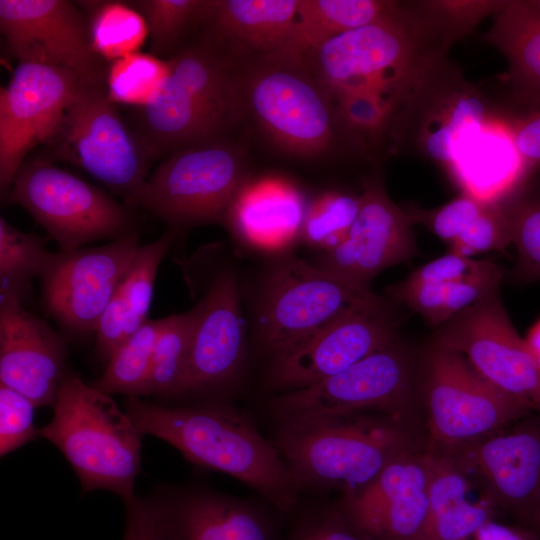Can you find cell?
Masks as SVG:
<instances>
[{
	"instance_id": "6da1fadb",
	"label": "cell",
	"mask_w": 540,
	"mask_h": 540,
	"mask_svg": "<svg viewBox=\"0 0 540 540\" xmlns=\"http://www.w3.org/2000/svg\"><path fill=\"white\" fill-rule=\"evenodd\" d=\"M125 412L144 435L169 443L197 466L242 481L281 514L298 508L300 490L279 451L232 405L204 401L169 406L130 396Z\"/></svg>"
},
{
	"instance_id": "7a4b0ae2",
	"label": "cell",
	"mask_w": 540,
	"mask_h": 540,
	"mask_svg": "<svg viewBox=\"0 0 540 540\" xmlns=\"http://www.w3.org/2000/svg\"><path fill=\"white\" fill-rule=\"evenodd\" d=\"M154 100L138 109L135 131L150 159L188 145L228 137L244 118L239 55L205 31L167 59Z\"/></svg>"
},
{
	"instance_id": "3957f363",
	"label": "cell",
	"mask_w": 540,
	"mask_h": 540,
	"mask_svg": "<svg viewBox=\"0 0 540 540\" xmlns=\"http://www.w3.org/2000/svg\"><path fill=\"white\" fill-rule=\"evenodd\" d=\"M449 44L425 11L397 3L383 17L329 38L303 56L332 94L373 92L393 101L399 111L429 68L445 57Z\"/></svg>"
},
{
	"instance_id": "277c9868",
	"label": "cell",
	"mask_w": 540,
	"mask_h": 540,
	"mask_svg": "<svg viewBox=\"0 0 540 540\" xmlns=\"http://www.w3.org/2000/svg\"><path fill=\"white\" fill-rule=\"evenodd\" d=\"M273 444L300 491L340 490L342 496L367 486L397 457L424 447L414 429L371 412L280 422Z\"/></svg>"
},
{
	"instance_id": "5b68a950",
	"label": "cell",
	"mask_w": 540,
	"mask_h": 540,
	"mask_svg": "<svg viewBox=\"0 0 540 540\" xmlns=\"http://www.w3.org/2000/svg\"><path fill=\"white\" fill-rule=\"evenodd\" d=\"M239 81L245 117L284 152L318 158L351 139L331 91L303 54H240Z\"/></svg>"
},
{
	"instance_id": "8992f818",
	"label": "cell",
	"mask_w": 540,
	"mask_h": 540,
	"mask_svg": "<svg viewBox=\"0 0 540 540\" xmlns=\"http://www.w3.org/2000/svg\"><path fill=\"white\" fill-rule=\"evenodd\" d=\"M50 422L39 436L53 443L77 475L82 494L104 489L122 501L135 495L144 434L110 394L67 370Z\"/></svg>"
},
{
	"instance_id": "52a82bcc",
	"label": "cell",
	"mask_w": 540,
	"mask_h": 540,
	"mask_svg": "<svg viewBox=\"0 0 540 540\" xmlns=\"http://www.w3.org/2000/svg\"><path fill=\"white\" fill-rule=\"evenodd\" d=\"M420 397L424 448L441 457L456 458L532 414L461 353L430 341L422 348Z\"/></svg>"
},
{
	"instance_id": "ba28073f",
	"label": "cell",
	"mask_w": 540,
	"mask_h": 540,
	"mask_svg": "<svg viewBox=\"0 0 540 540\" xmlns=\"http://www.w3.org/2000/svg\"><path fill=\"white\" fill-rule=\"evenodd\" d=\"M421 362L422 348L398 337L332 377L277 394L268 409L277 423L336 413H381L422 436Z\"/></svg>"
},
{
	"instance_id": "9c48e42d",
	"label": "cell",
	"mask_w": 540,
	"mask_h": 540,
	"mask_svg": "<svg viewBox=\"0 0 540 540\" xmlns=\"http://www.w3.org/2000/svg\"><path fill=\"white\" fill-rule=\"evenodd\" d=\"M245 168L244 149L229 137L185 146L157 166L136 205L174 230L222 221Z\"/></svg>"
},
{
	"instance_id": "30bf717a",
	"label": "cell",
	"mask_w": 540,
	"mask_h": 540,
	"mask_svg": "<svg viewBox=\"0 0 540 540\" xmlns=\"http://www.w3.org/2000/svg\"><path fill=\"white\" fill-rule=\"evenodd\" d=\"M5 199L23 207L60 251L132 232V219L125 207L43 157L25 160Z\"/></svg>"
},
{
	"instance_id": "8fae6325",
	"label": "cell",
	"mask_w": 540,
	"mask_h": 540,
	"mask_svg": "<svg viewBox=\"0 0 540 540\" xmlns=\"http://www.w3.org/2000/svg\"><path fill=\"white\" fill-rule=\"evenodd\" d=\"M48 144L61 159L79 166L128 204L136 205L148 180L151 159L116 104L108 99L105 88L84 87Z\"/></svg>"
},
{
	"instance_id": "7c38bea8",
	"label": "cell",
	"mask_w": 540,
	"mask_h": 540,
	"mask_svg": "<svg viewBox=\"0 0 540 540\" xmlns=\"http://www.w3.org/2000/svg\"><path fill=\"white\" fill-rule=\"evenodd\" d=\"M397 306L379 295L351 305L306 339L271 358L268 386L279 393L309 387L389 345L399 337L398 329L405 319Z\"/></svg>"
},
{
	"instance_id": "4fadbf2b",
	"label": "cell",
	"mask_w": 540,
	"mask_h": 540,
	"mask_svg": "<svg viewBox=\"0 0 540 540\" xmlns=\"http://www.w3.org/2000/svg\"><path fill=\"white\" fill-rule=\"evenodd\" d=\"M496 117L491 102L443 57L412 89L388 135L394 147L410 144L449 168L464 140Z\"/></svg>"
},
{
	"instance_id": "5bb4252c",
	"label": "cell",
	"mask_w": 540,
	"mask_h": 540,
	"mask_svg": "<svg viewBox=\"0 0 540 540\" xmlns=\"http://www.w3.org/2000/svg\"><path fill=\"white\" fill-rule=\"evenodd\" d=\"M257 310L258 338L271 358L290 349L353 304L378 295L310 262L289 258L269 273Z\"/></svg>"
},
{
	"instance_id": "9a60e30c",
	"label": "cell",
	"mask_w": 540,
	"mask_h": 540,
	"mask_svg": "<svg viewBox=\"0 0 540 540\" xmlns=\"http://www.w3.org/2000/svg\"><path fill=\"white\" fill-rule=\"evenodd\" d=\"M430 342L461 353L488 382L540 413V367L515 330L500 287L436 327Z\"/></svg>"
},
{
	"instance_id": "2e32d148",
	"label": "cell",
	"mask_w": 540,
	"mask_h": 540,
	"mask_svg": "<svg viewBox=\"0 0 540 540\" xmlns=\"http://www.w3.org/2000/svg\"><path fill=\"white\" fill-rule=\"evenodd\" d=\"M73 71L51 65L19 63L0 92V191L12 182L36 145L58 133L69 106L86 87Z\"/></svg>"
},
{
	"instance_id": "e0dca14e",
	"label": "cell",
	"mask_w": 540,
	"mask_h": 540,
	"mask_svg": "<svg viewBox=\"0 0 540 540\" xmlns=\"http://www.w3.org/2000/svg\"><path fill=\"white\" fill-rule=\"evenodd\" d=\"M0 31L19 63L63 67L85 85L105 88V61L92 47L86 14L77 2L0 0Z\"/></svg>"
},
{
	"instance_id": "ac0fdd59",
	"label": "cell",
	"mask_w": 540,
	"mask_h": 540,
	"mask_svg": "<svg viewBox=\"0 0 540 540\" xmlns=\"http://www.w3.org/2000/svg\"><path fill=\"white\" fill-rule=\"evenodd\" d=\"M139 246L132 231L102 246L52 253L40 276L46 310L73 332H96Z\"/></svg>"
},
{
	"instance_id": "d6986e66",
	"label": "cell",
	"mask_w": 540,
	"mask_h": 540,
	"mask_svg": "<svg viewBox=\"0 0 540 540\" xmlns=\"http://www.w3.org/2000/svg\"><path fill=\"white\" fill-rule=\"evenodd\" d=\"M196 317L183 384L177 398L215 397L237 382L245 359V329L238 279L231 269L215 275L194 306Z\"/></svg>"
},
{
	"instance_id": "ffe728a7",
	"label": "cell",
	"mask_w": 540,
	"mask_h": 540,
	"mask_svg": "<svg viewBox=\"0 0 540 540\" xmlns=\"http://www.w3.org/2000/svg\"><path fill=\"white\" fill-rule=\"evenodd\" d=\"M358 215L347 238L320 252L314 266L350 285L370 290L373 278L388 267L408 262L417 253L414 222L408 211L394 203L378 178L364 181Z\"/></svg>"
},
{
	"instance_id": "44dd1931",
	"label": "cell",
	"mask_w": 540,
	"mask_h": 540,
	"mask_svg": "<svg viewBox=\"0 0 540 540\" xmlns=\"http://www.w3.org/2000/svg\"><path fill=\"white\" fill-rule=\"evenodd\" d=\"M432 463L424 448L406 452L335 506L364 540H419L429 519Z\"/></svg>"
},
{
	"instance_id": "7402d4cb",
	"label": "cell",
	"mask_w": 540,
	"mask_h": 540,
	"mask_svg": "<svg viewBox=\"0 0 540 540\" xmlns=\"http://www.w3.org/2000/svg\"><path fill=\"white\" fill-rule=\"evenodd\" d=\"M527 417L454 459L478 477L484 499L529 527L540 505V417Z\"/></svg>"
},
{
	"instance_id": "603a6c76",
	"label": "cell",
	"mask_w": 540,
	"mask_h": 540,
	"mask_svg": "<svg viewBox=\"0 0 540 540\" xmlns=\"http://www.w3.org/2000/svg\"><path fill=\"white\" fill-rule=\"evenodd\" d=\"M65 340L22 301L0 294V382L31 400L53 408L66 368Z\"/></svg>"
},
{
	"instance_id": "cb8c5ba5",
	"label": "cell",
	"mask_w": 540,
	"mask_h": 540,
	"mask_svg": "<svg viewBox=\"0 0 540 540\" xmlns=\"http://www.w3.org/2000/svg\"><path fill=\"white\" fill-rule=\"evenodd\" d=\"M155 494L164 540H282L283 514L272 506L204 487Z\"/></svg>"
},
{
	"instance_id": "d4e9b609",
	"label": "cell",
	"mask_w": 540,
	"mask_h": 540,
	"mask_svg": "<svg viewBox=\"0 0 540 540\" xmlns=\"http://www.w3.org/2000/svg\"><path fill=\"white\" fill-rule=\"evenodd\" d=\"M504 274L503 268L490 259L448 252L389 286L386 295L438 327L499 288Z\"/></svg>"
},
{
	"instance_id": "484cf974",
	"label": "cell",
	"mask_w": 540,
	"mask_h": 540,
	"mask_svg": "<svg viewBox=\"0 0 540 540\" xmlns=\"http://www.w3.org/2000/svg\"><path fill=\"white\" fill-rule=\"evenodd\" d=\"M307 205L302 192L279 178L245 182L222 222L241 242L278 250L299 238Z\"/></svg>"
},
{
	"instance_id": "4316f807",
	"label": "cell",
	"mask_w": 540,
	"mask_h": 540,
	"mask_svg": "<svg viewBox=\"0 0 540 540\" xmlns=\"http://www.w3.org/2000/svg\"><path fill=\"white\" fill-rule=\"evenodd\" d=\"M297 8L298 0H208L198 25L239 54L299 53Z\"/></svg>"
},
{
	"instance_id": "83f0119b",
	"label": "cell",
	"mask_w": 540,
	"mask_h": 540,
	"mask_svg": "<svg viewBox=\"0 0 540 540\" xmlns=\"http://www.w3.org/2000/svg\"><path fill=\"white\" fill-rule=\"evenodd\" d=\"M528 167L516 147L512 123L498 116L464 140L448 169L463 193L498 203L519 186Z\"/></svg>"
},
{
	"instance_id": "f1b7e54d",
	"label": "cell",
	"mask_w": 540,
	"mask_h": 540,
	"mask_svg": "<svg viewBox=\"0 0 540 540\" xmlns=\"http://www.w3.org/2000/svg\"><path fill=\"white\" fill-rule=\"evenodd\" d=\"M177 233L170 229L136 250L97 326L96 352L101 358L108 360L149 320L157 271Z\"/></svg>"
},
{
	"instance_id": "f546056e",
	"label": "cell",
	"mask_w": 540,
	"mask_h": 540,
	"mask_svg": "<svg viewBox=\"0 0 540 540\" xmlns=\"http://www.w3.org/2000/svg\"><path fill=\"white\" fill-rule=\"evenodd\" d=\"M407 211L414 224L423 225L449 246V252L464 257L504 252L511 245L507 217L497 202L462 193L431 210Z\"/></svg>"
},
{
	"instance_id": "4dcf8cb0",
	"label": "cell",
	"mask_w": 540,
	"mask_h": 540,
	"mask_svg": "<svg viewBox=\"0 0 540 540\" xmlns=\"http://www.w3.org/2000/svg\"><path fill=\"white\" fill-rule=\"evenodd\" d=\"M485 38L506 57L515 86L540 107V2L505 1Z\"/></svg>"
},
{
	"instance_id": "1f68e13d",
	"label": "cell",
	"mask_w": 540,
	"mask_h": 540,
	"mask_svg": "<svg viewBox=\"0 0 540 540\" xmlns=\"http://www.w3.org/2000/svg\"><path fill=\"white\" fill-rule=\"evenodd\" d=\"M396 5L380 0H298V51L303 54L329 38L369 24Z\"/></svg>"
},
{
	"instance_id": "d6a6232c",
	"label": "cell",
	"mask_w": 540,
	"mask_h": 540,
	"mask_svg": "<svg viewBox=\"0 0 540 540\" xmlns=\"http://www.w3.org/2000/svg\"><path fill=\"white\" fill-rule=\"evenodd\" d=\"M86 14L92 47L110 63L139 52L149 36L143 15L119 1L77 2Z\"/></svg>"
},
{
	"instance_id": "836d02e7",
	"label": "cell",
	"mask_w": 540,
	"mask_h": 540,
	"mask_svg": "<svg viewBox=\"0 0 540 540\" xmlns=\"http://www.w3.org/2000/svg\"><path fill=\"white\" fill-rule=\"evenodd\" d=\"M165 318L148 320L110 356L103 374L91 385L108 394L142 397L153 353Z\"/></svg>"
},
{
	"instance_id": "e575fe53",
	"label": "cell",
	"mask_w": 540,
	"mask_h": 540,
	"mask_svg": "<svg viewBox=\"0 0 540 540\" xmlns=\"http://www.w3.org/2000/svg\"><path fill=\"white\" fill-rule=\"evenodd\" d=\"M196 311L165 317L155 344L144 396L177 398L184 381Z\"/></svg>"
},
{
	"instance_id": "d590c367",
	"label": "cell",
	"mask_w": 540,
	"mask_h": 540,
	"mask_svg": "<svg viewBox=\"0 0 540 540\" xmlns=\"http://www.w3.org/2000/svg\"><path fill=\"white\" fill-rule=\"evenodd\" d=\"M168 68L167 59L152 53L136 52L117 59L106 70V95L114 104L144 108L159 93Z\"/></svg>"
},
{
	"instance_id": "8d00e7d4",
	"label": "cell",
	"mask_w": 540,
	"mask_h": 540,
	"mask_svg": "<svg viewBox=\"0 0 540 540\" xmlns=\"http://www.w3.org/2000/svg\"><path fill=\"white\" fill-rule=\"evenodd\" d=\"M45 242L0 218V284L1 293L19 298L25 294L30 280L42 275L51 256Z\"/></svg>"
},
{
	"instance_id": "74e56055",
	"label": "cell",
	"mask_w": 540,
	"mask_h": 540,
	"mask_svg": "<svg viewBox=\"0 0 540 540\" xmlns=\"http://www.w3.org/2000/svg\"><path fill=\"white\" fill-rule=\"evenodd\" d=\"M360 195L325 192L306 208L299 239L320 252L329 251L347 238L358 215Z\"/></svg>"
},
{
	"instance_id": "f35d334b",
	"label": "cell",
	"mask_w": 540,
	"mask_h": 540,
	"mask_svg": "<svg viewBox=\"0 0 540 540\" xmlns=\"http://www.w3.org/2000/svg\"><path fill=\"white\" fill-rule=\"evenodd\" d=\"M208 0H137L130 2L144 17L153 55L173 51L191 26L198 25Z\"/></svg>"
},
{
	"instance_id": "ab89813d",
	"label": "cell",
	"mask_w": 540,
	"mask_h": 540,
	"mask_svg": "<svg viewBox=\"0 0 540 540\" xmlns=\"http://www.w3.org/2000/svg\"><path fill=\"white\" fill-rule=\"evenodd\" d=\"M510 241L517 251V262L510 281H540V196L521 197L503 206Z\"/></svg>"
},
{
	"instance_id": "60d3db41",
	"label": "cell",
	"mask_w": 540,
	"mask_h": 540,
	"mask_svg": "<svg viewBox=\"0 0 540 540\" xmlns=\"http://www.w3.org/2000/svg\"><path fill=\"white\" fill-rule=\"evenodd\" d=\"M345 131L352 139H378L389 134L398 106L391 100L368 91H343L332 94Z\"/></svg>"
},
{
	"instance_id": "b9f144b4",
	"label": "cell",
	"mask_w": 540,
	"mask_h": 540,
	"mask_svg": "<svg viewBox=\"0 0 540 540\" xmlns=\"http://www.w3.org/2000/svg\"><path fill=\"white\" fill-rule=\"evenodd\" d=\"M290 515L282 540H364L335 504L302 510L298 506Z\"/></svg>"
},
{
	"instance_id": "7bdbcfd3",
	"label": "cell",
	"mask_w": 540,
	"mask_h": 540,
	"mask_svg": "<svg viewBox=\"0 0 540 540\" xmlns=\"http://www.w3.org/2000/svg\"><path fill=\"white\" fill-rule=\"evenodd\" d=\"M495 507L486 499L468 500L429 518L419 540H469L490 520Z\"/></svg>"
},
{
	"instance_id": "ee69618b",
	"label": "cell",
	"mask_w": 540,
	"mask_h": 540,
	"mask_svg": "<svg viewBox=\"0 0 540 540\" xmlns=\"http://www.w3.org/2000/svg\"><path fill=\"white\" fill-rule=\"evenodd\" d=\"M34 403L0 383V456L4 457L39 436Z\"/></svg>"
},
{
	"instance_id": "f6af8a7d",
	"label": "cell",
	"mask_w": 540,
	"mask_h": 540,
	"mask_svg": "<svg viewBox=\"0 0 540 540\" xmlns=\"http://www.w3.org/2000/svg\"><path fill=\"white\" fill-rule=\"evenodd\" d=\"M468 478L469 473L456 459L433 455L426 488L429 518L467 500L470 489Z\"/></svg>"
},
{
	"instance_id": "bcb514c9",
	"label": "cell",
	"mask_w": 540,
	"mask_h": 540,
	"mask_svg": "<svg viewBox=\"0 0 540 540\" xmlns=\"http://www.w3.org/2000/svg\"><path fill=\"white\" fill-rule=\"evenodd\" d=\"M504 4L505 1H429L420 6L452 42L490 13L496 14Z\"/></svg>"
},
{
	"instance_id": "7dc6e473",
	"label": "cell",
	"mask_w": 540,
	"mask_h": 540,
	"mask_svg": "<svg viewBox=\"0 0 540 540\" xmlns=\"http://www.w3.org/2000/svg\"><path fill=\"white\" fill-rule=\"evenodd\" d=\"M125 529L123 540H164L160 506L156 494L124 501Z\"/></svg>"
},
{
	"instance_id": "c3c4849f",
	"label": "cell",
	"mask_w": 540,
	"mask_h": 540,
	"mask_svg": "<svg viewBox=\"0 0 540 540\" xmlns=\"http://www.w3.org/2000/svg\"><path fill=\"white\" fill-rule=\"evenodd\" d=\"M516 147L525 162L540 164V107L512 123Z\"/></svg>"
},
{
	"instance_id": "681fc988",
	"label": "cell",
	"mask_w": 540,
	"mask_h": 540,
	"mask_svg": "<svg viewBox=\"0 0 540 540\" xmlns=\"http://www.w3.org/2000/svg\"><path fill=\"white\" fill-rule=\"evenodd\" d=\"M474 540H540V534L528 526H510L490 520L473 536Z\"/></svg>"
},
{
	"instance_id": "f907efd6",
	"label": "cell",
	"mask_w": 540,
	"mask_h": 540,
	"mask_svg": "<svg viewBox=\"0 0 540 540\" xmlns=\"http://www.w3.org/2000/svg\"><path fill=\"white\" fill-rule=\"evenodd\" d=\"M525 341L540 367V320L530 329Z\"/></svg>"
},
{
	"instance_id": "816d5d0a",
	"label": "cell",
	"mask_w": 540,
	"mask_h": 540,
	"mask_svg": "<svg viewBox=\"0 0 540 540\" xmlns=\"http://www.w3.org/2000/svg\"><path fill=\"white\" fill-rule=\"evenodd\" d=\"M529 527L533 528L540 534V505L534 513Z\"/></svg>"
},
{
	"instance_id": "f5cc1de1",
	"label": "cell",
	"mask_w": 540,
	"mask_h": 540,
	"mask_svg": "<svg viewBox=\"0 0 540 540\" xmlns=\"http://www.w3.org/2000/svg\"><path fill=\"white\" fill-rule=\"evenodd\" d=\"M540 2V1H539Z\"/></svg>"
}]
</instances>
